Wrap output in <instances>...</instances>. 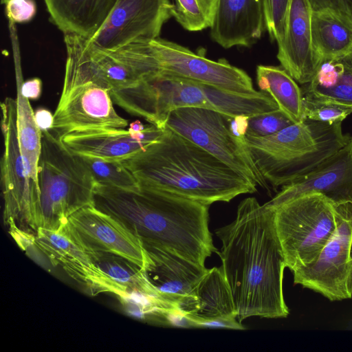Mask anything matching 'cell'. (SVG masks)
<instances>
[{
  "label": "cell",
  "mask_w": 352,
  "mask_h": 352,
  "mask_svg": "<svg viewBox=\"0 0 352 352\" xmlns=\"http://www.w3.org/2000/svg\"><path fill=\"white\" fill-rule=\"evenodd\" d=\"M210 36L221 47H248L265 28L263 0H217Z\"/></svg>",
  "instance_id": "obj_20"
},
{
  "label": "cell",
  "mask_w": 352,
  "mask_h": 352,
  "mask_svg": "<svg viewBox=\"0 0 352 352\" xmlns=\"http://www.w3.org/2000/svg\"><path fill=\"white\" fill-rule=\"evenodd\" d=\"M192 318V317H191ZM195 328H219L234 330H244L236 317H222L208 320L193 319Z\"/></svg>",
  "instance_id": "obj_36"
},
{
  "label": "cell",
  "mask_w": 352,
  "mask_h": 352,
  "mask_svg": "<svg viewBox=\"0 0 352 352\" xmlns=\"http://www.w3.org/2000/svg\"><path fill=\"white\" fill-rule=\"evenodd\" d=\"M161 72L232 92L254 94L252 78L226 59L210 60L176 43L157 38L150 41Z\"/></svg>",
  "instance_id": "obj_12"
},
{
  "label": "cell",
  "mask_w": 352,
  "mask_h": 352,
  "mask_svg": "<svg viewBox=\"0 0 352 352\" xmlns=\"http://www.w3.org/2000/svg\"><path fill=\"white\" fill-rule=\"evenodd\" d=\"M68 222L89 249L119 255L143 269L146 254L141 242L113 216L87 206L73 214Z\"/></svg>",
  "instance_id": "obj_17"
},
{
  "label": "cell",
  "mask_w": 352,
  "mask_h": 352,
  "mask_svg": "<svg viewBox=\"0 0 352 352\" xmlns=\"http://www.w3.org/2000/svg\"><path fill=\"white\" fill-rule=\"evenodd\" d=\"M312 12L309 0H292L285 36L278 45L280 66L302 85L310 82L321 66L313 45Z\"/></svg>",
  "instance_id": "obj_18"
},
{
  "label": "cell",
  "mask_w": 352,
  "mask_h": 352,
  "mask_svg": "<svg viewBox=\"0 0 352 352\" xmlns=\"http://www.w3.org/2000/svg\"><path fill=\"white\" fill-rule=\"evenodd\" d=\"M94 206L120 221L144 250L170 252L202 266L218 252L208 227L209 205L142 186L96 184Z\"/></svg>",
  "instance_id": "obj_2"
},
{
  "label": "cell",
  "mask_w": 352,
  "mask_h": 352,
  "mask_svg": "<svg viewBox=\"0 0 352 352\" xmlns=\"http://www.w3.org/2000/svg\"><path fill=\"white\" fill-rule=\"evenodd\" d=\"M311 34L321 65L352 52V21L331 10L313 11Z\"/></svg>",
  "instance_id": "obj_23"
},
{
  "label": "cell",
  "mask_w": 352,
  "mask_h": 352,
  "mask_svg": "<svg viewBox=\"0 0 352 352\" xmlns=\"http://www.w3.org/2000/svg\"><path fill=\"white\" fill-rule=\"evenodd\" d=\"M4 151L1 160L3 222L10 228L36 235L41 226L40 188L25 170L18 136L16 99L1 103Z\"/></svg>",
  "instance_id": "obj_9"
},
{
  "label": "cell",
  "mask_w": 352,
  "mask_h": 352,
  "mask_svg": "<svg viewBox=\"0 0 352 352\" xmlns=\"http://www.w3.org/2000/svg\"><path fill=\"white\" fill-rule=\"evenodd\" d=\"M333 235L312 263L294 271V283L331 301L352 298V208H341Z\"/></svg>",
  "instance_id": "obj_11"
},
{
  "label": "cell",
  "mask_w": 352,
  "mask_h": 352,
  "mask_svg": "<svg viewBox=\"0 0 352 352\" xmlns=\"http://www.w3.org/2000/svg\"><path fill=\"white\" fill-rule=\"evenodd\" d=\"M64 34L89 38L104 24L118 0H43Z\"/></svg>",
  "instance_id": "obj_21"
},
{
  "label": "cell",
  "mask_w": 352,
  "mask_h": 352,
  "mask_svg": "<svg viewBox=\"0 0 352 352\" xmlns=\"http://www.w3.org/2000/svg\"><path fill=\"white\" fill-rule=\"evenodd\" d=\"M86 46L90 61L98 75L104 80L111 92L129 87L140 81L135 73L111 50H100ZM111 94V93H110Z\"/></svg>",
  "instance_id": "obj_28"
},
{
  "label": "cell",
  "mask_w": 352,
  "mask_h": 352,
  "mask_svg": "<svg viewBox=\"0 0 352 352\" xmlns=\"http://www.w3.org/2000/svg\"><path fill=\"white\" fill-rule=\"evenodd\" d=\"M91 250L109 287V293L120 298L128 293L140 292L160 299L140 266L117 254Z\"/></svg>",
  "instance_id": "obj_25"
},
{
  "label": "cell",
  "mask_w": 352,
  "mask_h": 352,
  "mask_svg": "<svg viewBox=\"0 0 352 352\" xmlns=\"http://www.w3.org/2000/svg\"><path fill=\"white\" fill-rule=\"evenodd\" d=\"M256 82L293 122L303 118V96L296 81L281 66L258 65Z\"/></svg>",
  "instance_id": "obj_26"
},
{
  "label": "cell",
  "mask_w": 352,
  "mask_h": 352,
  "mask_svg": "<svg viewBox=\"0 0 352 352\" xmlns=\"http://www.w3.org/2000/svg\"><path fill=\"white\" fill-rule=\"evenodd\" d=\"M302 92L305 101L336 104L352 111V52L322 64Z\"/></svg>",
  "instance_id": "obj_22"
},
{
  "label": "cell",
  "mask_w": 352,
  "mask_h": 352,
  "mask_svg": "<svg viewBox=\"0 0 352 352\" xmlns=\"http://www.w3.org/2000/svg\"><path fill=\"white\" fill-rule=\"evenodd\" d=\"M145 127L146 126H144L140 121L135 120L130 124L129 129L132 133H140L144 130Z\"/></svg>",
  "instance_id": "obj_40"
},
{
  "label": "cell",
  "mask_w": 352,
  "mask_h": 352,
  "mask_svg": "<svg viewBox=\"0 0 352 352\" xmlns=\"http://www.w3.org/2000/svg\"><path fill=\"white\" fill-rule=\"evenodd\" d=\"M320 193L336 208H352V137L336 153L281 190L266 204L274 208L309 193Z\"/></svg>",
  "instance_id": "obj_15"
},
{
  "label": "cell",
  "mask_w": 352,
  "mask_h": 352,
  "mask_svg": "<svg viewBox=\"0 0 352 352\" xmlns=\"http://www.w3.org/2000/svg\"><path fill=\"white\" fill-rule=\"evenodd\" d=\"M292 0H263L265 28L272 41L280 44L284 38Z\"/></svg>",
  "instance_id": "obj_31"
},
{
  "label": "cell",
  "mask_w": 352,
  "mask_h": 352,
  "mask_svg": "<svg viewBox=\"0 0 352 352\" xmlns=\"http://www.w3.org/2000/svg\"><path fill=\"white\" fill-rule=\"evenodd\" d=\"M274 210L286 267L292 272L316 260L340 217V209L317 192L299 196Z\"/></svg>",
  "instance_id": "obj_8"
},
{
  "label": "cell",
  "mask_w": 352,
  "mask_h": 352,
  "mask_svg": "<svg viewBox=\"0 0 352 352\" xmlns=\"http://www.w3.org/2000/svg\"><path fill=\"white\" fill-rule=\"evenodd\" d=\"M197 309L193 319L236 317L232 293L221 267L208 269L196 290Z\"/></svg>",
  "instance_id": "obj_27"
},
{
  "label": "cell",
  "mask_w": 352,
  "mask_h": 352,
  "mask_svg": "<svg viewBox=\"0 0 352 352\" xmlns=\"http://www.w3.org/2000/svg\"><path fill=\"white\" fill-rule=\"evenodd\" d=\"M37 125L42 131H50L53 124L54 115L45 109H39L34 113Z\"/></svg>",
  "instance_id": "obj_39"
},
{
  "label": "cell",
  "mask_w": 352,
  "mask_h": 352,
  "mask_svg": "<svg viewBox=\"0 0 352 352\" xmlns=\"http://www.w3.org/2000/svg\"><path fill=\"white\" fill-rule=\"evenodd\" d=\"M122 162L140 186L209 206L256 191L246 177L167 128L155 142Z\"/></svg>",
  "instance_id": "obj_3"
},
{
  "label": "cell",
  "mask_w": 352,
  "mask_h": 352,
  "mask_svg": "<svg viewBox=\"0 0 352 352\" xmlns=\"http://www.w3.org/2000/svg\"><path fill=\"white\" fill-rule=\"evenodd\" d=\"M34 243L53 265L62 267L92 294L109 293V287L93 258L91 250L69 222L58 230L39 228Z\"/></svg>",
  "instance_id": "obj_16"
},
{
  "label": "cell",
  "mask_w": 352,
  "mask_h": 352,
  "mask_svg": "<svg viewBox=\"0 0 352 352\" xmlns=\"http://www.w3.org/2000/svg\"><path fill=\"white\" fill-rule=\"evenodd\" d=\"M280 110L249 118L246 135L267 136L294 124Z\"/></svg>",
  "instance_id": "obj_32"
},
{
  "label": "cell",
  "mask_w": 352,
  "mask_h": 352,
  "mask_svg": "<svg viewBox=\"0 0 352 352\" xmlns=\"http://www.w3.org/2000/svg\"><path fill=\"white\" fill-rule=\"evenodd\" d=\"M42 81L38 78H34L23 82L21 86L23 95L28 99H38L41 94Z\"/></svg>",
  "instance_id": "obj_37"
},
{
  "label": "cell",
  "mask_w": 352,
  "mask_h": 352,
  "mask_svg": "<svg viewBox=\"0 0 352 352\" xmlns=\"http://www.w3.org/2000/svg\"><path fill=\"white\" fill-rule=\"evenodd\" d=\"M313 11L331 10L352 21V0H309Z\"/></svg>",
  "instance_id": "obj_35"
},
{
  "label": "cell",
  "mask_w": 352,
  "mask_h": 352,
  "mask_svg": "<svg viewBox=\"0 0 352 352\" xmlns=\"http://www.w3.org/2000/svg\"><path fill=\"white\" fill-rule=\"evenodd\" d=\"M232 117L204 108L184 107L172 111L167 128L203 148L254 185L269 189L257 168L245 137H235L230 129Z\"/></svg>",
  "instance_id": "obj_10"
},
{
  "label": "cell",
  "mask_w": 352,
  "mask_h": 352,
  "mask_svg": "<svg viewBox=\"0 0 352 352\" xmlns=\"http://www.w3.org/2000/svg\"><path fill=\"white\" fill-rule=\"evenodd\" d=\"M16 85L17 128L19 145L28 177L38 184V168L41 153L42 131L36 124L34 112L21 91L23 81L20 51L13 50ZM39 185V184H38Z\"/></svg>",
  "instance_id": "obj_24"
},
{
  "label": "cell",
  "mask_w": 352,
  "mask_h": 352,
  "mask_svg": "<svg viewBox=\"0 0 352 352\" xmlns=\"http://www.w3.org/2000/svg\"><path fill=\"white\" fill-rule=\"evenodd\" d=\"M41 144L38 168L40 228L58 230L77 211L94 206L96 182L80 157L50 131H42Z\"/></svg>",
  "instance_id": "obj_7"
},
{
  "label": "cell",
  "mask_w": 352,
  "mask_h": 352,
  "mask_svg": "<svg viewBox=\"0 0 352 352\" xmlns=\"http://www.w3.org/2000/svg\"><path fill=\"white\" fill-rule=\"evenodd\" d=\"M79 156L90 170L96 184L124 189H135L140 187L137 179L122 161L106 160L85 155Z\"/></svg>",
  "instance_id": "obj_29"
},
{
  "label": "cell",
  "mask_w": 352,
  "mask_h": 352,
  "mask_svg": "<svg viewBox=\"0 0 352 352\" xmlns=\"http://www.w3.org/2000/svg\"><path fill=\"white\" fill-rule=\"evenodd\" d=\"M111 97L129 113L162 129L170 113L179 108L208 109L232 118H251L279 109L263 91L254 94L235 93L163 72L113 91Z\"/></svg>",
  "instance_id": "obj_4"
},
{
  "label": "cell",
  "mask_w": 352,
  "mask_h": 352,
  "mask_svg": "<svg viewBox=\"0 0 352 352\" xmlns=\"http://www.w3.org/2000/svg\"><path fill=\"white\" fill-rule=\"evenodd\" d=\"M164 130L151 124L140 133L129 129L96 131L68 134L60 140L76 155L122 161L155 142Z\"/></svg>",
  "instance_id": "obj_19"
},
{
  "label": "cell",
  "mask_w": 352,
  "mask_h": 352,
  "mask_svg": "<svg viewBox=\"0 0 352 352\" xmlns=\"http://www.w3.org/2000/svg\"><path fill=\"white\" fill-rule=\"evenodd\" d=\"M169 0H118L104 24L87 43L100 50L115 49L136 41L159 38L172 16Z\"/></svg>",
  "instance_id": "obj_13"
},
{
  "label": "cell",
  "mask_w": 352,
  "mask_h": 352,
  "mask_svg": "<svg viewBox=\"0 0 352 352\" xmlns=\"http://www.w3.org/2000/svg\"><path fill=\"white\" fill-rule=\"evenodd\" d=\"M352 111L343 107L332 104L312 103L303 100L304 118L329 123L342 122Z\"/></svg>",
  "instance_id": "obj_33"
},
{
  "label": "cell",
  "mask_w": 352,
  "mask_h": 352,
  "mask_svg": "<svg viewBox=\"0 0 352 352\" xmlns=\"http://www.w3.org/2000/svg\"><path fill=\"white\" fill-rule=\"evenodd\" d=\"M342 123L330 124L304 118L267 136L245 135L252 159L274 188L307 174L344 146L352 136Z\"/></svg>",
  "instance_id": "obj_5"
},
{
  "label": "cell",
  "mask_w": 352,
  "mask_h": 352,
  "mask_svg": "<svg viewBox=\"0 0 352 352\" xmlns=\"http://www.w3.org/2000/svg\"><path fill=\"white\" fill-rule=\"evenodd\" d=\"M64 41L63 85L50 131L60 140L74 133L124 129L128 121L116 111L110 87L93 67L86 38L64 34Z\"/></svg>",
  "instance_id": "obj_6"
},
{
  "label": "cell",
  "mask_w": 352,
  "mask_h": 352,
  "mask_svg": "<svg viewBox=\"0 0 352 352\" xmlns=\"http://www.w3.org/2000/svg\"><path fill=\"white\" fill-rule=\"evenodd\" d=\"M249 117L238 116L230 120V129L233 135L240 139L245 137L248 127Z\"/></svg>",
  "instance_id": "obj_38"
},
{
  "label": "cell",
  "mask_w": 352,
  "mask_h": 352,
  "mask_svg": "<svg viewBox=\"0 0 352 352\" xmlns=\"http://www.w3.org/2000/svg\"><path fill=\"white\" fill-rule=\"evenodd\" d=\"M215 232L221 241L217 253L238 320L287 317L283 289L286 263L274 208L248 197L238 206L235 219Z\"/></svg>",
  "instance_id": "obj_1"
},
{
  "label": "cell",
  "mask_w": 352,
  "mask_h": 352,
  "mask_svg": "<svg viewBox=\"0 0 352 352\" xmlns=\"http://www.w3.org/2000/svg\"><path fill=\"white\" fill-rule=\"evenodd\" d=\"M5 5L9 21L14 23L28 22L36 13V5L34 0H9Z\"/></svg>",
  "instance_id": "obj_34"
},
{
  "label": "cell",
  "mask_w": 352,
  "mask_h": 352,
  "mask_svg": "<svg viewBox=\"0 0 352 352\" xmlns=\"http://www.w3.org/2000/svg\"><path fill=\"white\" fill-rule=\"evenodd\" d=\"M145 276L168 307L192 315L197 305L196 290L208 269L174 253L144 250Z\"/></svg>",
  "instance_id": "obj_14"
},
{
  "label": "cell",
  "mask_w": 352,
  "mask_h": 352,
  "mask_svg": "<svg viewBox=\"0 0 352 352\" xmlns=\"http://www.w3.org/2000/svg\"><path fill=\"white\" fill-rule=\"evenodd\" d=\"M9 0H1L2 4H6Z\"/></svg>",
  "instance_id": "obj_41"
},
{
  "label": "cell",
  "mask_w": 352,
  "mask_h": 352,
  "mask_svg": "<svg viewBox=\"0 0 352 352\" xmlns=\"http://www.w3.org/2000/svg\"><path fill=\"white\" fill-rule=\"evenodd\" d=\"M217 0H175L172 16L186 30L200 31L210 28Z\"/></svg>",
  "instance_id": "obj_30"
}]
</instances>
